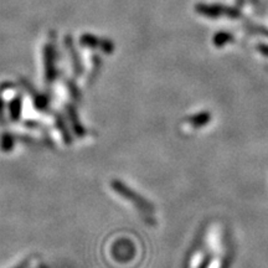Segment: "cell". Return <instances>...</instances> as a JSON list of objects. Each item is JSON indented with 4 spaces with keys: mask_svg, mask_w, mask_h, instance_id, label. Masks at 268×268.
<instances>
[{
    "mask_svg": "<svg viewBox=\"0 0 268 268\" xmlns=\"http://www.w3.org/2000/svg\"><path fill=\"white\" fill-rule=\"evenodd\" d=\"M233 40H235L233 34H231V32L228 31H219L215 34L212 43H214V45L216 46V47H223L226 44L232 43Z\"/></svg>",
    "mask_w": 268,
    "mask_h": 268,
    "instance_id": "277c9868",
    "label": "cell"
},
{
    "mask_svg": "<svg viewBox=\"0 0 268 268\" xmlns=\"http://www.w3.org/2000/svg\"><path fill=\"white\" fill-rule=\"evenodd\" d=\"M257 50L263 55V56L268 57V45H266V44H258Z\"/></svg>",
    "mask_w": 268,
    "mask_h": 268,
    "instance_id": "52a82bcc",
    "label": "cell"
},
{
    "mask_svg": "<svg viewBox=\"0 0 268 268\" xmlns=\"http://www.w3.org/2000/svg\"><path fill=\"white\" fill-rule=\"evenodd\" d=\"M245 29H246V31L249 32V34H257V35L268 38V29L262 26V25H255L251 24V22H247V24L245 25Z\"/></svg>",
    "mask_w": 268,
    "mask_h": 268,
    "instance_id": "5b68a950",
    "label": "cell"
},
{
    "mask_svg": "<svg viewBox=\"0 0 268 268\" xmlns=\"http://www.w3.org/2000/svg\"><path fill=\"white\" fill-rule=\"evenodd\" d=\"M210 122V114L209 113H201V114H196L190 118V123L194 127H201Z\"/></svg>",
    "mask_w": 268,
    "mask_h": 268,
    "instance_id": "8992f818",
    "label": "cell"
},
{
    "mask_svg": "<svg viewBox=\"0 0 268 268\" xmlns=\"http://www.w3.org/2000/svg\"><path fill=\"white\" fill-rule=\"evenodd\" d=\"M251 4H252L253 6H257L258 4H260V0H251Z\"/></svg>",
    "mask_w": 268,
    "mask_h": 268,
    "instance_id": "9c48e42d",
    "label": "cell"
},
{
    "mask_svg": "<svg viewBox=\"0 0 268 268\" xmlns=\"http://www.w3.org/2000/svg\"><path fill=\"white\" fill-rule=\"evenodd\" d=\"M195 13L209 19H226L237 20L242 18L241 9L237 6H227L223 4H206L199 3L195 5Z\"/></svg>",
    "mask_w": 268,
    "mask_h": 268,
    "instance_id": "6da1fadb",
    "label": "cell"
},
{
    "mask_svg": "<svg viewBox=\"0 0 268 268\" xmlns=\"http://www.w3.org/2000/svg\"><path fill=\"white\" fill-rule=\"evenodd\" d=\"M236 1V6L237 8L242 9L245 6V4H246V0H235Z\"/></svg>",
    "mask_w": 268,
    "mask_h": 268,
    "instance_id": "ba28073f",
    "label": "cell"
},
{
    "mask_svg": "<svg viewBox=\"0 0 268 268\" xmlns=\"http://www.w3.org/2000/svg\"><path fill=\"white\" fill-rule=\"evenodd\" d=\"M113 186H114V189L118 191V193H121L122 195L127 196V198L131 199L133 202H135V204H137L138 206L140 207V209L145 210V211H149V210H150V205H148V202H145L144 200H142V198H140V196L138 198V196L135 195L133 191H131V190H128L127 188H124V186L122 185L121 182H114V184H113ZM129 199H128V200H129Z\"/></svg>",
    "mask_w": 268,
    "mask_h": 268,
    "instance_id": "3957f363",
    "label": "cell"
},
{
    "mask_svg": "<svg viewBox=\"0 0 268 268\" xmlns=\"http://www.w3.org/2000/svg\"><path fill=\"white\" fill-rule=\"evenodd\" d=\"M81 43L83 44V45H87V46H91V47H101L105 52H107V54H111V52L113 51V48H114V46H113V44L111 43L110 40H102V39H97L96 36L93 35H83L82 39H81Z\"/></svg>",
    "mask_w": 268,
    "mask_h": 268,
    "instance_id": "7a4b0ae2",
    "label": "cell"
}]
</instances>
